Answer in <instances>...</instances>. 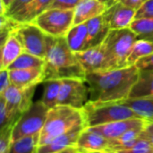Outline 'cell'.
<instances>
[{
  "label": "cell",
  "mask_w": 153,
  "mask_h": 153,
  "mask_svg": "<svg viewBox=\"0 0 153 153\" xmlns=\"http://www.w3.org/2000/svg\"><path fill=\"white\" fill-rule=\"evenodd\" d=\"M86 128L130 118H140L122 102H88L82 108Z\"/></svg>",
  "instance_id": "5b68a950"
},
{
  "label": "cell",
  "mask_w": 153,
  "mask_h": 153,
  "mask_svg": "<svg viewBox=\"0 0 153 153\" xmlns=\"http://www.w3.org/2000/svg\"><path fill=\"white\" fill-rule=\"evenodd\" d=\"M153 97V70L140 71L139 78L129 98Z\"/></svg>",
  "instance_id": "44dd1931"
},
{
  "label": "cell",
  "mask_w": 153,
  "mask_h": 153,
  "mask_svg": "<svg viewBox=\"0 0 153 153\" xmlns=\"http://www.w3.org/2000/svg\"><path fill=\"white\" fill-rule=\"evenodd\" d=\"M74 10L49 8L40 13L33 22L47 35L65 37L74 26Z\"/></svg>",
  "instance_id": "52a82bcc"
},
{
  "label": "cell",
  "mask_w": 153,
  "mask_h": 153,
  "mask_svg": "<svg viewBox=\"0 0 153 153\" xmlns=\"http://www.w3.org/2000/svg\"><path fill=\"white\" fill-rule=\"evenodd\" d=\"M118 153H153V145L148 141L143 138H139L137 143L128 150H123L117 152Z\"/></svg>",
  "instance_id": "f546056e"
},
{
  "label": "cell",
  "mask_w": 153,
  "mask_h": 153,
  "mask_svg": "<svg viewBox=\"0 0 153 153\" xmlns=\"http://www.w3.org/2000/svg\"><path fill=\"white\" fill-rule=\"evenodd\" d=\"M82 122H84L82 109L64 105H56L49 108L44 127L39 134V146L49 143L55 138L67 133Z\"/></svg>",
  "instance_id": "3957f363"
},
{
  "label": "cell",
  "mask_w": 153,
  "mask_h": 153,
  "mask_svg": "<svg viewBox=\"0 0 153 153\" xmlns=\"http://www.w3.org/2000/svg\"><path fill=\"white\" fill-rule=\"evenodd\" d=\"M70 48L74 52H81L90 48L89 34L86 23L74 25L65 36Z\"/></svg>",
  "instance_id": "d6986e66"
},
{
  "label": "cell",
  "mask_w": 153,
  "mask_h": 153,
  "mask_svg": "<svg viewBox=\"0 0 153 153\" xmlns=\"http://www.w3.org/2000/svg\"><path fill=\"white\" fill-rule=\"evenodd\" d=\"M151 122H153V120H152V121H151Z\"/></svg>",
  "instance_id": "7bdbcfd3"
},
{
  "label": "cell",
  "mask_w": 153,
  "mask_h": 153,
  "mask_svg": "<svg viewBox=\"0 0 153 153\" xmlns=\"http://www.w3.org/2000/svg\"><path fill=\"white\" fill-rule=\"evenodd\" d=\"M144 131L148 134H153V122H148L145 128H144Z\"/></svg>",
  "instance_id": "f35d334b"
},
{
  "label": "cell",
  "mask_w": 153,
  "mask_h": 153,
  "mask_svg": "<svg viewBox=\"0 0 153 153\" xmlns=\"http://www.w3.org/2000/svg\"><path fill=\"white\" fill-rule=\"evenodd\" d=\"M16 124V123H15ZM15 124L1 128L0 133V153H8L12 143V134Z\"/></svg>",
  "instance_id": "f1b7e54d"
},
{
  "label": "cell",
  "mask_w": 153,
  "mask_h": 153,
  "mask_svg": "<svg viewBox=\"0 0 153 153\" xmlns=\"http://www.w3.org/2000/svg\"><path fill=\"white\" fill-rule=\"evenodd\" d=\"M86 129L85 122L79 123L67 133L61 134L45 145L38 146L37 153H52L65 150L68 147L76 146L80 134Z\"/></svg>",
  "instance_id": "4fadbf2b"
},
{
  "label": "cell",
  "mask_w": 153,
  "mask_h": 153,
  "mask_svg": "<svg viewBox=\"0 0 153 153\" xmlns=\"http://www.w3.org/2000/svg\"><path fill=\"white\" fill-rule=\"evenodd\" d=\"M46 64L45 59L31 55L27 52H23L9 67L8 70L14 69H28V68H41Z\"/></svg>",
  "instance_id": "484cf974"
},
{
  "label": "cell",
  "mask_w": 153,
  "mask_h": 153,
  "mask_svg": "<svg viewBox=\"0 0 153 153\" xmlns=\"http://www.w3.org/2000/svg\"><path fill=\"white\" fill-rule=\"evenodd\" d=\"M121 102L130 108L138 117L150 122L153 120V97L128 98Z\"/></svg>",
  "instance_id": "ffe728a7"
},
{
  "label": "cell",
  "mask_w": 153,
  "mask_h": 153,
  "mask_svg": "<svg viewBox=\"0 0 153 153\" xmlns=\"http://www.w3.org/2000/svg\"><path fill=\"white\" fill-rule=\"evenodd\" d=\"M89 102V87L82 79H63L57 105L82 109Z\"/></svg>",
  "instance_id": "9c48e42d"
},
{
  "label": "cell",
  "mask_w": 153,
  "mask_h": 153,
  "mask_svg": "<svg viewBox=\"0 0 153 153\" xmlns=\"http://www.w3.org/2000/svg\"><path fill=\"white\" fill-rule=\"evenodd\" d=\"M130 29L137 35L138 39H146L153 43V18L134 19Z\"/></svg>",
  "instance_id": "4316f807"
},
{
  "label": "cell",
  "mask_w": 153,
  "mask_h": 153,
  "mask_svg": "<svg viewBox=\"0 0 153 153\" xmlns=\"http://www.w3.org/2000/svg\"><path fill=\"white\" fill-rule=\"evenodd\" d=\"M85 23L88 29L90 48L102 44L110 31V28L108 25L103 14L94 17Z\"/></svg>",
  "instance_id": "ac0fdd59"
},
{
  "label": "cell",
  "mask_w": 153,
  "mask_h": 153,
  "mask_svg": "<svg viewBox=\"0 0 153 153\" xmlns=\"http://www.w3.org/2000/svg\"><path fill=\"white\" fill-rule=\"evenodd\" d=\"M108 143L109 140L96 133L85 129L80 134L76 146L82 152L91 153L106 151L108 147Z\"/></svg>",
  "instance_id": "e0dca14e"
},
{
  "label": "cell",
  "mask_w": 153,
  "mask_h": 153,
  "mask_svg": "<svg viewBox=\"0 0 153 153\" xmlns=\"http://www.w3.org/2000/svg\"><path fill=\"white\" fill-rule=\"evenodd\" d=\"M135 9L126 5L119 0H112L108 4L103 16L110 30H120L130 28L135 19Z\"/></svg>",
  "instance_id": "30bf717a"
},
{
  "label": "cell",
  "mask_w": 153,
  "mask_h": 153,
  "mask_svg": "<svg viewBox=\"0 0 153 153\" xmlns=\"http://www.w3.org/2000/svg\"><path fill=\"white\" fill-rule=\"evenodd\" d=\"M48 111V108L41 100L33 102L16 122L13 130L12 142L25 136L39 135L44 127Z\"/></svg>",
  "instance_id": "8992f818"
},
{
  "label": "cell",
  "mask_w": 153,
  "mask_h": 153,
  "mask_svg": "<svg viewBox=\"0 0 153 153\" xmlns=\"http://www.w3.org/2000/svg\"><path fill=\"white\" fill-rule=\"evenodd\" d=\"M24 52L21 41L17 35L13 31L6 39L4 43L1 45V61L0 70L8 69V67Z\"/></svg>",
  "instance_id": "2e32d148"
},
{
  "label": "cell",
  "mask_w": 153,
  "mask_h": 153,
  "mask_svg": "<svg viewBox=\"0 0 153 153\" xmlns=\"http://www.w3.org/2000/svg\"><path fill=\"white\" fill-rule=\"evenodd\" d=\"M44 84H45L44 93L40 100L49 109L57 105L62 80H59V79L48 80V81L44 82Z\"/></svg>",
  "instance_id": "603a6c76"
},
{
  "label": "cell",
  "mask_w": 153,
  "mask_h": 153,
  "mask_svg": "<svg viewBox=\"0 0 153 153\" xmlns=\"http://www.w3.org/2000/svg\"><path fill=\"white\" fill-rule=\"evenodd\" d=\"M108 7V4L100 0H82L74 9V25L84 23L89 20L102 15Z\"/></svg>",
  "instance_id": "9a60e30c"
},
{
  "label": "cell",
  "mask_w": 153,
  "mask_h": 153,
  "mask_svg": "<svg viewBox=\"0 0 153 153\" xmlns=\"http://www.w3.org/2000/svg\"><path fill=\"white\" fill-rule=\"evenodd\" d=\"M75 56L86 74L109 70L103 44L76 52Z\"/></svg>",
  "instance_id": "8fae6325"
},
{
  "label": "cell",
  "mask_w": 153,
  "mask_h": 153,
  "mask_svg": "<svg viewBox=\"0 0 153 153\" xmlns=\"http://www.w3.org/2000/svg\"><path fill=\"white\" fill-rule=\"evenodd\" d=\"M153 53V43L146 40L138 39L133 46L131 53L128 56V66L135 65V64L142 58Z\"/></svg>",
  "instance_id": "d4e9b609"
},
{
  "label": "cell",
  "mask_w": 153,
  "mask_h": 153,
  "mask_svg": "<svg viewBox=\"0 0 153 153\" xmlns=\"http://www.w3.org/2000/svg\"><path fill=\"white\" fill-rule=\"evenodd\" d=\"M12 85L8 69L0 70V94H3Z\"/></svg>",
  "instance_id": "d6a6232c"
},
{
  "label": "cell",
  "mask_w": 153,
  "mask_h": 153,
  "mask_svg": "<svg viewBox=\"0 0 153 153\" xmlns=\"http://www.w3.org/2000/svg\"><path fill=\"white\" fill-rule=\"evenodd\" d=\"M14 0H0L1 3V14H5L7 8L12 4Z\"/></svg>",
  "instance_id": "8d00e7d4"
},
{
  "label": "cell",
  "mask_w": 153,
  "mask_h": 153,
  "mask_svg": "<svg viewBox=\"0 0 153 153\" xmlns=\"http://www.w3.org/2000/svg\"><path fill=\"white\" fill-rule=\"evenodd\" d=\"M82 0H53L49 8L74 10ZM48 8V9H49Z\"/></svg>",
  "instance_id": "1f68e13d"
},
{
  "label": "cell",
  "mask_w": 153,
  "mask_h": 153,
  "mask_svg": "<svg viewBox=\"0 0 153 153\" xmlns=\"http://www.w3.org/2000/svg\"><path fill=\"white\" fill-rule=\"evenodd\" d=\"M140 18H153V0H147L136 10L135 19Z\"/></svg>",
  "instance_id": "4dcf8cb0"
},
{
  "label": "cell",
  "mask_w": 153,
  "mask_h": 153,
  "mask_svg": "<svg viewBox=\"0 0 153 153\" xmlns=\"http://www.w3.org/2000/svg\"><path fill=\"white\" fill-rule=\"evenodd\" d=\"M79 153H85V152H80Z\"/></svg>",
  "instance_id": "b9f144b4"
},
{
  "label": "cell",
  "mask_w": 153,
  "mask_h": 153,
  "mask_svg": "<svg viewBox=\"0 0 153 153\" xmlns=\"http://www.w3.org/2000/svg\"><path fill=\"white\" fill-rule=\"evenodd\" d=\"M137 39V35L130 28L110 30L102 43L105 48L109 70L128 66V56Z\"/></svg>",
  "instance_id": "277c9868"
},
{
  "label": "cell",
  "mask_w": 153,
  "mask_h": 153,
  "mask_svg": "<svg viewBox=\"0 0 153 153\" xmlns=\"http://www.w3.org/2000/svg\"><path fill=\"white\" fill-rule=\"evenodd\" d=\"M33 2V0H14L12 4L7 8L5 15L15 21Z\"/></svg>",
  "instance_id": "83f0119b"
},
{
  "label": "cell",
  "mask_w": 153,
  "mask_h": 153,
  "mask_svg": "<svg viewBox=\"0 0 153 153\" xmlns=\"http://www.w3.org/2000/svg\"><path fill=\"white\" fill-rule=\"evenodd\" d=\"M39 135L22 137L12 142L8 153H37Z\"/></svg>",
  "instance_id": "cb8c5ba5"
},
{
  "label": "cell",
  "mask_w": 153,
  "mask_h": 153,
  "mask_svg": "<svg viewBox=\"0 0 153 153\" xmlns=\"http://www.w3.org/2000/svg\"><path fill=\"white\" fill-rule=\"evenodd\" d=\"M149 121L142 119V118H130L126 120H120L112 122L106 125H101L94 127H88L86 129L96 133L103 137H105L108 140H115L125 134L126 132H128L131 129L140 127V126H145Z\"/></svg>",
  "instance_id": "7c38bea8"
},
{
  "label": "cell",
  "mask_w": 153,
  "mask_h": 153,
  "mask_svg": "<svg viewBox=\"0 0 153 153\" xmlns=\"http://www.w3.org/2000/svg\"><path fill=\"white\" fill-rule=\"evenodd\" d=\"M44 67L9 70L12 85L19 89H27L44 82Z\"/></svg>",
  "instance_id": "5bb4252c"
},
{
  "label": "cell",
  "mask_w": 153,
  "mask_h": 153,
  "mask_svg": "<svg viewBox=\"0 0 153 153\" xmlns=\"http://www.w3.org/2000/svg\"><path fill=\"white\" fill-rule=\"evenodd\" d=\"M80 150L77 146H72V147H68L65 150L59 151V152H56L52 153H79Z\"/></svg>",
  "instance_id": "74e56055"
},
{
  "label": "cell",
  "mask_w": 153,
  "mask_h": 153,
  "mask_svg": "<svg viewBox=\"0 0 153 153\" xmlns=\"http://www.w3.org/2000/svg\"><path fill=\"white\" fill-rule=\"evenodd\" d=\"M6 118H7L6 102H5V100L4 97L0 96V126H1V128L5 126Z\"/></svg>",
  "instance_id": "e575fe53"
},
{
  "label": "cell",
  "mask_w": 153,
  "mask_h": 153,
  "mask_svg": "<svg viewBox=\"0 0 153 153\" xmlns=\"http://www.w3.org/2000/svg\"><path fill=\"white\" fill-rule=\"evenodd\" d=\"M100 1H102V2H105V3H107V4H108L110 1H112V0H100Z\"/></svg>",
  "instance_id": "60d3db41"
},
{
  "label": "cell",
  "mask_w": 153,
  "mask_h": 153,
  "mask_svg": "<svg viewBox=\"0 0 153 153\" xmlns=\"http://www.w3.org/2000/svg\"><path fill=\"white\" fill-rule=\"evenodd\" d=\"M14 32L21 41L24 52L45 59L48 35L37 24L34 22L19 24Z\"/></svg>",
  "instance_id": "ba28073f"
},
{
  "label": "cell",
  "mask_w": 153,
  "mask_h": 153,
  "mask_svg": "<svg viewBox=\"0 0 153 153\" xmlns=\"http://www.w3.org/2000/svg\"><path fill=\"white\" fill-rule=\"evenodd\" d=\"M126 5L137 10L141 5H143L147 0H119Z\"/></svg>",
  "instance_id": "d590c367"
},
{
  "label": "cell",
  "mask_w": 153,
  "mask_h": 153,
  "mask_svg": "<svg viewBox=\"0 0 153 153\" xmlns=\"http://www.w3.org/2000/svg\"><path fill=\"white\" fill-rule=\"evenodd\" d=\"M135 66L139 69V71L153 70V53L140 59L135 64Z\"/></svg>",
  "instance_id": "836d02e7"
},
{
  "label": "cell",
  "mask_w": 153,
  "mask_h": 153,
  "mask_svg": "<svg viewBox=\"0 0 153 153\" xmlns=\"http://www.w3.org/2000/svg\"><path fill=\"white\" fill-rule=\"evenodd\" d=\"M52 3L53 0H33L30 6L14 22L18 24L33 22L40 13L50 7Z\"/></svg>",
  "instance_id": "7402d4cb"
},
{
  "label": "cell",
  "mask_w": 153,
  "mask_h": 153,
  "mask_svg": "<svg viewBox=\"0 0 153 153\" xmlns=\"http://www.w3.org/2000/svg\"><path fill=\"white\" fill-rule=\"evenodd\" d=\"M91 153H118L117 152H111V151H100V152H94Z\"/></svg>",
  "instance_id": "ab89813d"
},
{
  "label": "cell",
  "mask_w": 153,
  "mask_h": 153,
  "mask_svg": "<svg viewBox=\"0 0 153 153\" xmlns=\"http://www.w3.org/2000/svg\"><path fill=\"white\" fill-rule=\"evenodd\" d=\"M44 82L54 79H82L86 73L80 65L75 53L70 48L65 37H48L45 57Z\"/></svg>",
  "instance_id": "7a4b0ae2"
},
{
  "label": "cell",
  "mask_w": 153,
  "mask_h": 153,
  "mask_svg": "<svg viewBox=\"0 0 153 153\" xmlns=\"http://www.w3.org/2000/svg\"><path fill=\"white\" fill-rule=\"evenodd\" d=\"M140 71L135 65L86 74L90 102H121L129 98L138 81Z\"/></svg>",
  "instance_id": "6da1fadb"
}]
</instances>
